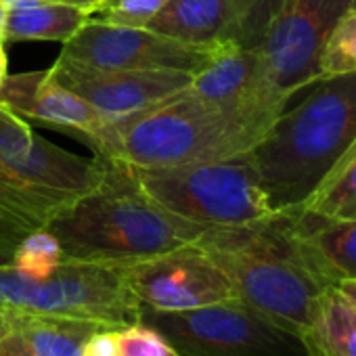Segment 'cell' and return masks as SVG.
I'll return each instance as SVG.
<instances>
[{"label": "cell", "mask_w": 356, "mask_h": 356, "mask_svg": "<svg viewBox=\"0 0 356 356\" xmlns=\"http://www.w3.org/2000/svg\"><path fill=\"white\" fill-rule=\"evenodd\" d=\"M103 159L101 183L44 225L65 260L130 266L200 241L206 227L155 204L130 165Z\"/></svg>", "instance_id": "6da1fadb"}, {"label": "cell", "mask_w": 356, "mask_h": 356, "mask_svg": "<svg viewBox=\"0 0 356 356\" xmlns=\"http://www.w3.org/2000/svg\"><path fill=\"white\" fill-rule=\"evenodd\" d=\"M277 118L210 103L187 86L143 113L109 122L92 149L130 168L212 163L252 151Z\"/></svg>", "instance_id": "7a4b0ae2"}, {"label": "cell", "mask_w": 356, "mask_h": 356, "mask_svg": "<svg viewBox=\"0 0 356 356\" xmlns=\"http://www.w3.org/2000/svg\"><path fill=\"white\" fill-rule=\"evenodd\" d=\"M197 243L222 268L239 302L285 331L306 333L331 283L296 235L289 212L243 227L206 229Z\"/></svg>", "instance_id": "3957f363"}, {"label": "cell", "mask_w": 356, "mask_h": 356, "mask_svg": "<svg viewBox=\"0 0 356 356\" xmlns=\"http://www.w3.org/2000/svg\"><path fill=\"white\" fill-rule=\"evenodd\" d=\"M316 84L248 151L275 212L302 208L356 140V72Z\"/></svg>", "instance_id": "277c9868"}, {"label": "cell", "mask_w": 356, "mask_h": 356, "mask_svg": "<svg viewBox=\"0 0 356 356\" xmlns=\"http://www.w3.org/2000/svg\"><path fill=\"white\" fill-rule=\"evenodd\" d=\"M0 310L22 316H67L105 327L140 321V302L128 287L126 266L61 260L44 275L0 262Z\"/></svg>", "instance_id": "5b68a950"}, {"label": "cell", "mask_w": 356, "mask_h": 356, "mask_svg": "<svg viewBox=\"0 0 356 356\" xmlns=\"http://www.w3.org/2000/svg\"><path fill=\"white\" fill-rule=\"evenodd\" d=\"M140 189L163 210L206 229L243 227L275 212L245 155L174 168H132Z\"/></svg>", "instance_id": "8992f818"}, {"label": "cell", "mask_w": 356, "mask_h": 356, "mask_svg": "<svg viewBox=\"0 0 356 356\" xmlns=\"http://www.w3.org/2000/svg\"><path fill=\"white\" fill-rule=\"evenodd\" d=\"M178 356H308L304 339L266 321L239 300L195 310H140Z\"/></svg>", "instance_id": "52a82bcc"}, {"label": "cell", "mask_w": 356, "mask_h": 356, "mask_svg": "<svg viewBox=\"0 0 356 356\" xmlns=\"http://www.w3.org/2000/svg\"><path fill=\"white\" fill-rule=\"evenodd\" d=\"M356 0H281L270 17L258 53L270 86L287 101L321 80L318 59L325 40Z\"/></svg>", "instance_id": "ba28073f"}, {"label": "cell", "mask_w": 356, "mask_h": 356, "mask_svg": "<svg viewBox=\"0 0 356 356\" xmlns=\"http://www.w3.org/2000/svg\"><path fill=\"white\" fill-rule=\"evenodd\" d=\"M220 44H185L147 28L88 19L78 34L63 44L59 59L95 70H174L202 72Z\"/></svg>", "instance_id": "9c48e42d"}, {"label": "cell", "mask_w": 356, "mask_h": 356, "mask_svg": "<svg viewBox=\"0 0 356 356\" xmlns=\"http://www.w3.org/2000/svg\"><path fill=\"white\" fill-rule=\"evenodd\" d=\"M126 279L140 306L159 312H183L237 300L231 281L200 243L130 264Z\"/></svg>", "instance_id": "30bf717a"}, {"label": "cell", "mask_w": 356, "mask_h": 356, "mask_svg": "<svg viewBox=\"0 0 356 356\" xmlns=\"http://www.w3.org/2000/svg\"><path fill=\"white\" fill-rule=\"evenodd\" d=\"M0 163L19 181L76 200L92 191L105 174V159L80 157L38 136L24 118L0 105Z\"/></svg>", "instance_id": "8fae6325"}, {"label": "cell", "mask_w": 356, "mask_h": 356, "mask_svg": "<svg viewBox=\"0 0 356 356\" xmlns=\"http://www.w3.org/2000/svg\"><path fill=\"white\" fill-rule=\"evenodd\" d=\"M51 72L61 86L82 97L109 122L143 113L185 90L193 80L187 72L95 70L63 59H57Z\"/></svg>", "instance_id": "7c38bea8"}, {"label": "cell", "mask_w": 356, "mask_h": 356, "mask_svg": "<svg viewBox=\"0 0 356 356\" xmlns=\"http://www.w3.org/2000/svg\"><path fill=\"white\" fill-rule=\"evenodd\" d=\"M0 105H5L19 118L76 130L86 136L90 147L109 124V120L103 118L90 103L61 86L51 67L42 72L7 76L0 86Z\"/></svg>", "instance_id": "4fadbf2b"}, {"label": "cell", "mask_w": 356, "mask_h": 356, "mask_svg": "<svg viewBox=\"0 0 356 356\" xmlns=\"http://www.w3.org/2000/svg\"><path fill=\"white\" fill-rule=\"evenodd\" d=\"M237 28L239 13L233 0H168L147 24L155 34L195 47L237 42Z\"/></svg>", "instance_id": "5bb4252c"}, {"label": "cell", "mask_w": 356, "mask_h": 356, "mask_svg": "<svg viewBox=\"0 0 356 356\" xmlns=\"http://www.w3.org/2000/svg\"><path fill=\"white\" fill-rule=\"evenodd\" d=\"M72 202L19 181L0 163V262H11L19 243Z\"/></svg>", "instance_id": "9a60e30c"}, {"label": "cell", "mask_w": 356, "mask_h": 356, "mask_svg": "<svg viewBox=\"0 0 356 356\" xmlns=\"http://www.w3.org/2000/svg\"><path fill=\"white\" fill-rule=\"evenodd\" d=\"M289 214L296 235L331 285L356 279V218H333L304 208Z\"/></svg>", "instance_id": "2e32d148"}, {"label": "cell", "mask_w": 356, "mask_h": 356, "mask_svg": "<svg viewBox=\"0 0 356 356\" xmlns=\"http://www.w3.org/2000/svg\"><path fill=\"white\" fill-rule=\"evenodd\" d=\"M302 339L308 356H356V300L327 287Z\"/></svg>", "instance_id": "e0dca14e"}, {"label": "cell", "mask_w": 356, "mask_h": 356, "mask_svg": "<svg viewBox=\"0 0 356 356\" xmlns=\"http://www.w3.org/2000/svg\"><path fill=\"white\" fill-rule=\"evenodd\" d=\"M90 19V13L61 3L40 0L36 5L9 11L5 40L67 42Z\"/></svg>", "instance_id": "ac0fdd59"}, {"label": "cell", "mask_w": 356, "mask_h": 356, "mask_svg": "<svg viewBox=\"0 0 356 356\" xmlns=\"http://www.w3.org/2000/svg\"><path fill=\"white\" fill-rule=\"evenodd\" d=\"M36 356H82L88 337L105 327L95 321L67 316H22L11 314Z\"/></svg>", "instance_id": "d6986e66"}, {"label": "cell", "mask_w": 356, "mask_h": 356, "mask_svg": "<svg viewBox=\"0 0 356 356\" xmlns=\"http://www.w3.org/2000/svg\"><path fill=\"white\" fill-rule=\"evenodd\" d=\"M302 208L333 218H356V140Z\"/></svg>", "instance_id": "ffe728a7"}, {"label": "cell", "mask_w": 356, "mask_h": 356, "mask_svg": "<svg viewBox=\"0 0 356 356\" xmlns=\"http://www.w3.org/2000/svg\"><path fill=\"white\" fill-rule=\"evenodd\" d=\"M318 70L321 80L356 72V3L348 7L331 28L321 51Z\"/></svg>", "instance_id": "44dd1931"}, {"label": "cell", "mask_w": 356, "mask_h": 356, "mask_svg": "<svg viewBox=\"0 0 356 356\" xmlns=\"http://www.w3.org/2000/svg\"><path fill=\"white\" fill-rule=\"evenodd\" d=\"M63 260L59 243L44 229L30 233L13 254L11 264L30 275H44Z\"/></svg>", "instance_id": "7402d4cb"}, {"label": "cell", "mask_w": 356, "mask_h": 356, "mask_svg": "<svg viewBox=\"0 0 356 356\" xmlns=\"http://www.w3.org/2000/svg\"><path fill=\"white\" fill-rule=\"evenodd\" d=\"M118 356H178L165 337L143 321L118 329Z\"/></svg>", "instance_id": "603a6c76"}, {"label": "cell", "mask_w": 356, "mask_h": 356, "mask_svg": "<svg viewBox=\"0 0 356 356\" xmlns=\"http://www.w3.org/2000/svg\"><path fill=\"white\" fill-rule=\"evenodd\" d=\"M168 0H113L101 13L105 22L130 28H147V24L163 9Z\"/></svg>", "instance_id": "cb8c5ba5"}, {"label": "cell", "mask_w": 356, "mask_h": 356, "mask_svg": "<svg viewBox=\"0 0 356 356\" xmlns=\"http://www.w3.org/2000/svg\"><path fill=\"white\" fill-rule=\"evenodd\" d=\"M82 356H118V329L115 327L97 329L88 337Z\"/></svg>", "instance_id": "d4e9b609"}, {"label": "cell", "mask_w": 356, "mask_h": 356, "mask_svg": "<svg viewBox=\"0 0 356 356\" xmlns=\"http://www.w3.org/2000/svg\"><path fill=\"white\" fill-rule=\"evenodd\" d=\"M0 356H36L28 346L26 337L22 335V331L13 325V321L11 329L0 337Z\"/></svg>", "instance_id": "484cf974"}, {"label": "cell", "mask_w": 356, "mask_h": 356, "mask_svg": "<svg viewBox=\"0 0 356 356\" xmlns=\"http://www.w3.org/2000/svg\"><path fill=\"white\" fill-rule=\"evenodd\" d=\"M49 3H61V5H72V7H78L90 15L95 13H103L107 3L105 0H49Z\"/></svg>", "instance_id": "4316f807"}, {"label": "cell", "mask_w": 356, "mask_h": 356, "mask_svg": "<svg viewBox=\"0 0 356 356\" xmlns=\"http://www.w3.org/2000/svg\"><path fill=\"white\" fill-rule=\"evenodd\" d=\"M7 19H9V7L0 0V40H5V32H7Z\"/></svg>", "instance_id": "83f0119b"}, {"label": "cell", "mask_w": 356, "mask_h": 356, "mask_svg": "<svg viewBox=\"0 0 356 356\" xmlns=\"http://www.w3.org/2000/svg\"><path fill=\"white\" fill-rule=\"evenodd\" d=\"M7 78V53H5V40H0V86Z\"/></svg>", "instance_id": "f1b7e54d"}, {"label": "cell", "mask_w": 356, "mask_h": 356, "mask_svg": "<svg viewBox=\"0 0 356 356\" xmlns=\"http://www.w3.org/2000/svg\"><path fill=\"white\" fill-rule=\"evenodd\" d=\"M337 287H339L348 298L356 300V279H352V281H341V283H337Z\"/></svg>", "instance_id": "f546056e"}, {"label": "cell", "mask_w": 356, "mask_h": 356, "mask_svg": "<svg viewBox=\"0 0 356 356\" xmlns=\"http://www.w3.org/2000/svg\"><path fill=\"white\" fill-rule=\"evenodd\" d=\"M9 329H11V314L0 310V337H3Z\"/></svg>", "instance_id": "4dcf8cb0"}, {"label": "cell", "mask_w": 356, "mask_h": 356, "mask_svg": "<svg viewBox=\"0 0 356 356\" xmlns=\"http://www.w3.org/2000/svg\"><path fill=\"white\" fill-rule=\"evenodd\" d=\"M105 3H107V7H109V5L113 3V0H105ZM107 7H105V9H107Z\"/></svg>", "instance_id": "1f68e13d"}]
</instances>
